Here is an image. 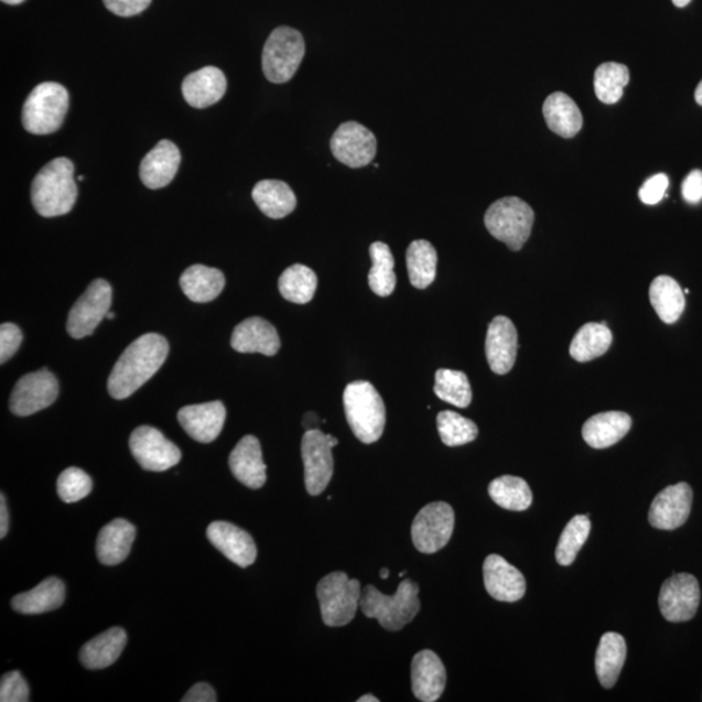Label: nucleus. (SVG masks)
Wrapping results in <instances>:
<instances>
[{
  "mask_svg": "<svg viewBox=\"0 0 702 702\" xmlns=\"http://www.w3.org/2000/svg\"><path fill=\"white\" fill-rule=\"evenodd\" d=\"M649 299L657 315L666 324L679 321L685 309L684 291L670 277H658L651 281Z\"/></svg>",
  "mask_w": 702,
  "mask_h": 702,
  "instance_id": "nucleus-34",
  "label": "nucleus"
},
{
  "mask_svg": "<svg viewBox=\"0 0 702 702\" xmlns=\"http://www.w3.org/2000/svg\"><path fill=\"white\" fill-rule=\"evenodd\" d=\"M419 587L415 582L404 579L393 596L384 595L374 585H367L360 597V609L367 618L379 620L388 631H400L421 611Z\"/></svg>",
  "mask_w": 702,
  "mask_h": 702,
  "instance_id": "nucleus-3",
  "label": "nucleus"
},
{
  "mask_svg": "<svg viewBox=\"0 0 702 702\" xmlns=\"http://www.w3.org/2000/svg\"><path fill=\"white\" fill-rule=\"evenodd\" d=\"M663 618L687 622L694 617L700 605V585L691 574H676L665 581L658 597Z\"/></svg>",
  "mask_w": 702,
  "mask_h": 702,
  "instance_id": "nucleus-15",
  "label": "nucleus"
},
{
  "mask_svg": "<svg viewBox=\"0 0 702 702\" xmlns=\"http://www.w3.org/2000/svg\"><path fill=\"white\" fill-rule=\"evenodd\" d=\"M669 187V179L665 173L651 176L644 183L639 191V198L642 204L657 205L665 197Z\"/></svg>",
  "mask_w": 702,
  "mask_h": 702,
  "instance_id": "nucleus-47",
  "label": "nucleus"
},
{
  "mask_svg": "<svg viewBox=\"0 0 702 702\" xmlns=\"http://www.w3.org/2000/svg\"><path fill=\"white\" fill-rule=\"evenodd\" d=\"M10 516L9 509H7V503L4 495H0V538L4 539L7 532H9Z\"/></svg>",
  "mask_w": 702,
  "mask_h": 702,
  "instance_id": "nucleus-51",
  "label": "nucleus"
},
{
  "mask_svg": "<svg viewBox=\"0 0 702 702\" xmlns=\"http://www.w3.org/2000/svg\"><path fill=\"white\" fill-rule=\"evenodd\" d=\"M111 303V285L104 279L94 280L71 310L67 322L69 336L76 339L91 336L110 313Z\"/></svg>",
  "mask_w": 702,
  "mask_h": 702,
  "instance_id": "nucleus-10",
  "label": "nucleus"
},
{
  "mask_svg": "<svg viewBox=\"0 0 702 702\" xmlns=\"http://www.w3.org/2000/svg\"><path fill=\"white\" fill-rule=\"evenodd\" d=\"M130 452L143 469L166 472L181 461L180 449L154 426L142 425L129 439Z\"/></svg>",
  "mask_w": 702,
  "mask_h": 702,
  "instance_id": "nucleus-13",
  "label": "nucleus"
},
{
  "mask_svg": "<svg viewBox=\"0 0 702 702\" xmlns=\"http://www.w3.org/2000/svg\"><path fill=\"white\" fill-rule=\"evenodd\" d=\"M65 600V585L57 577H47L32 591L12 598L14 612L26 615L43 614L60 609Z\"/></svg>",
  "mask_w": 702,
  "mask_h": 702,
  "instance_id": "nucleus-30",
  "label": "nucleus"
},
{
  "mask_svg": "<svg viewBox=\"0 0 702 702\" xmlns=\"http://www.w3.org/2000/svg\"><path fill=\"white\" fill-rule=\"evenodd\" d=\"M547 126L562 139H573L583 127V116L574 99L557 91L549 96L542 107Z\"/></svg>",
  "mask_w": 702,
  "mask_h": 702,
  "instance_id": "nucleus-29",
  "label": "nucleus"
},
{
  "mask_svg": "<svg viewBox=\"0 0 702 702\" xmlns=\"http://www.w3.org/2000/svg\"><path fill=\"white\" fill-rule=\"evenodd\" d=\"M409 278L417 289L429 288L436 278L438 252L425 240L411 242L407 252Z\"/></svg>",
  "mask_w": 702,
  "mask_h": 702,
  "instance_id": "nucleus-37",
  "label": "nucleus"
},
{
  "mask_svg": "<svg viewBox=\"0 0 702 702\" xmlns=\"http://www.w3.org/2000/svg\"><path fill=\"white\" fill-rule=\"evenodd\" d=\"M380 576H381V579H388L389 577V570L388 569H382L380 571Z\"/></svg>",
  "mask_w": 702,
  "mask_h": 702,
  "instance_id": "nucleus-56",
  "label": "nucleus"
},
{
  "mask_svg": "<svg viewBox=\"0 0 702 702\" xmlns=\"http://www.w3.org/2000/svg\"><path fill=\"white\" fill-rule=\"evenodd\" d=\"M672 3L679 7V9H683V7L689 6L691 3V0H672Z\"/></svg>",
  "mask_w": 702,
  "mask_h": 702,
  "instance_id": "nucleus-54",
  "label": "nucleus"
},
{
  "mask_svg": "<svg viewBox=\"0 0 702 702\" xmlns=\"http://www.w3.org/2000/svg\"><path fill=\"white\" fill-rule=\"evenodd\" d=\"M322 618L328 627L349 625L360 604V583L343 571L324 576L316 587Z\"/></svg>",
  "mask_w": 702,
  "mask_h": 702,
  "instance_id": "nucleus-7",
  "label": "nucleus"
},
{
  "mask_svg": "<svg viewBox=\"0 0 702 702\" xmlns=\"http://www.w3.org/2000/svg\"><path fill=\"white\" fill-rule=\"evenodd\" d=\"M230 345L238 353H260L272 357L280 350L277 328L262 317H249L238 324L231 333Z\"/></svg>",
  "mask_w": 702,
  "mask_h": 702,
  "instance_id": "nucleus-23",
  "label": "nucleus"
},
{
  "mask_svg": "<svg viewBox=\"0 0 702 702\" xmlns=\"http://www.w3.org/2000/svg\"><path fill=\"white\" fill-rule=\"evenodd\" d=\"M106 317H107V320L112 321V320H115V314L114 313H108Z\"/></svg>",
  "mask_w": 702,
  "mask_h": 702,
  "instance_id": "nucleus-57",
  "label": "nucleus"
},
{
  "mask_svg": "<svg viewBox=\"0 0 702 702\" xmlns=\"http://www.w3.org/2000/svg\"><path fill=\"white\" fill-rule=\"evenodd\" d=\"M23 343V332L17 324L4 323L0 327V364L4 365L19 350Z\"/></svg>",
  "mask_w": 702,
  "mask_h": 702,
  "instance_id": "nucleus-46",
  "label": "nucleus"
},
{
  "mask_svg": "<svg viewBox=\"0 0 702 702\" xmlns=\"http://www.w3.org/2000/svg\"><path fill=\"white\" fill-rule=\"evenodd\" d=\"M344 408L350 429L365 444L376 443L386 426V404L371 382L354 381L344 392Z\"/></svg>",
  "mask_w": 702,
  "mask_h": 702,
  "instance_id": "nucleus-4",
  "label": "nucleus"
},
{
  "mask_svg": "<svg viewBox=\"0 0 702 702\" xmlns=\"http://www.w3.org/2000/svg\"><path fill=\"white\" fill-rule=\"evenodd\" d=\"M629 83V72L626 65L604 63L596 69L595 91L601 102L614 105L619 102Z\"/></svg>",
  "mask_w": 702,
  "mask_h": 702,
  "instance_id": "nucleus-40",
  "label": "nucleus"
},
{
  "mask_svg": "<svg viewBox=\"0 0 702 702\" xmlns=\"http://www.w3.org/2000/svg\"><path fill=\"white\" fill-rule=\"evenodd\" d=\"M60 396V384L47 368L31 372L21 378L12 390L10 410L18 417H31L45 410Z\"/></svg>",
  "mask_w": 702,
  "mask_h": 702,
  "instance_id": "nucleus-12",
  "label": "nucleus"
},
{
  "mask_svg": "<svg viewBox=\"0 0 702 702\" xmlns=\"http://www.w3.org/2000/svg\"><path fill=\"white\" fill-rule=\"evenodd\" d=\"M358 702H379V699H376L372 694H365V696L358 699Z\"/></svg>",
  "mask_w": 702,
  "mask_h": 702,
  "instance_id": "nucleus-53",
  "label": "nucleus"
},
{
  "mask_svg": "<svg viewBox=\"0 0 702 702\" xmlns=\"http://www.w3.org/2000/svg\"><path fill=\"white\" fill-rule=\"evenodd\" d=\"M127 641L128 636L125 629L120 627L107 629L85 644L79 650V661L89 670L106 669L118 661Z\"/></svg>",
  "mask_w": 702,
  "mask_h": 702,
  "instance_id": "nucleus-28",
  "label": "nucleus"
},
{
  "mask_svg": "<svg viewBox=\"0 0 702 702\" xmlns=\"http://www.w3.org/2000/svg\"><path fill=\"white\" fill-rule=\"evenodd\" d=\"M104 3L116 17L130 18L147 10L151 0H104Z\"/></svg>",
  "mask_w": 702,
  "mask_h": 702,
  "instance_id": "nucleus-48",
  "label": "nucleus"
},
{
  "mask_svg": "<svg viewBox=\"0 0 702 702\" xmlns=\"http://www.w3.org/2000/svg\"><path fill=\"white\" fill-rule=\"evenodd\" d=\"M169 352V342L158 333H147L137 338L116 361L108 378V392L115 400L132 396L164 365Z\"/></svg>",
  "mask_w": 702,
  "mask_h": 702,
  "instance_id": "nucleus-1",
  "label": "nucleus"
},
{
  "mask_svg": "<svg viewBox=\"0 0 702 702\" xmlns=\"http://www.w3.org/2000/svg\"><path fill=\"white\" fill-rule=\"evenodd\" d=\"M229 467L236 479L251 489L262 488L267 480L262 447L256 436H245L229 455Z\"/></svg>",
  "mask_w": 702,
  "mask_h": 702,
  "instance_id": "nucleus-22",
  "label": "nucleus"
},
{
  "mask_svg": "<svg viewBox=\"0 0 702 702\" xmlns=\"http://www.w3.org/2000/svg\"><path fill=\"white\" fill-rule=\"evenodd\" d=\"M207 539L227 559L242 569L257 560V546L250 533L228 522H214L207 528Z\"/></svg>",
  "mask_w": 702,
  "mask_h": 702,
  "instance_id": "nucleus-20",
  "label": "nucleus"
},
{
  "mask_svg": "<svg viewBox=\"0 0 702 702\" xmlns=\"http://www.w3.org/2000/svg\"><path fill=\"white\" fill-rule=\"evenodd\" d=\"M181 163L180 150L175 143L163 140L149 151L140 165V177L149 190H161L175 179Z\"/></svg>",
  "mask_w": 702,
  "mask_h": 702,
  "instance_id": "nucleus-24",
  "label": "nucleus"
},
{
  "mask_svg": "<svg viewBox=\"0 0 702 702\" xmlns=\"http://www.w3.org/2000/svg\"><path fill=\"white\" fill-rule=\"evenodd\" d=\"M136 539V527L126 519H115L100 530L97 557L106 566H116L127 560Z\"/></svg>",
  "mask_w": 702,
  "mask_h": 702,
  "instance_id": "nucleus-27",
  "label": "nucleus"
},
{
  "mask_svg": "<svg viewBox=\"0 0 702 702\" xmlns=\"http://www.w3.org/2000/svg\"><path fill=\"white\" fill-rule=\"evenodd\" d=\"M591 532L588 516H576L570 520L561 534L559 546L555 549L557 562L562 566H570L579 552L587 541Z\"/></svg>",
  "mask_w": 702,
  "mask_h": 702,
  "instance_id": "nucleus-42",
  "label": "nucleus"
},
{
  "mask_svg": "<svg viewBox=\"0 0 702 702\" xmlns=\"http://www.w3.org/2000/svg\"><path fill=\"white\" fill-rule=\"evenodd\" d=\"M631 425L633 419L626 412H600L583 425V439L595 449L611 447L626 436Z\"/></svg>",
  "mask_w": 702,
  "mask_h": 702,
  "instance_id": "nucleus-26",
  "label": "nucleus"
},
{
  "mask_svg": "<svg viewBox=\"0 0 702 702\" xmlns=\"http://www.w3.org/2000/svg\"><path fill=\"white\" fill-rule=\"evenodd\" d=\"M434 393L447 403L460 409H466L473 401V390L466 374L441 368L436 372Z\"/></svg>",
  "mask_w": 702,
  "mask_h": 702,
  "instance_id": "nucleus-41",
  "label": "nucleus"
},
{
  "mask_svg": "<svg viewBox=\"0 0 702 702\" xmlns=\"http://www.w3.org/2000/svg\"><path fill=\"white\" fill-rule=\"evenodd\" d=\"M411 685L419 701L434 702L441 698L446 685V670L434 651L422 650L412 658Z\"/></svg>",
  "mask_w": 702,
  "mask_h": 702,
  "instance_id": "nucleus-21",
  "label": "nucleus"
},
{
  "mask_svg": "<svg viewBox=\"0 0 702 702\" xmlns=\"http://www.w3.org/2000/svg\"><path fill=\"white\" fill-rule=\"evenodd\" d=\"M533 222V209L518 197L496 201L484 216L489 234L514 251L523 248L531 236Z\"/></svg>",
  "mask_w": 702,
  "mask_h": 702,
  "instance_id": "nucleus-6",
  "label": "nucleus"
},
{
  "mask_svg": "<svg viewBox=\"0 0 702 702\" xmlns=\"http://www.w3.org/2000/svg\"><path fill=\"white\" fill-rule=\"evenodd\" d=\"M227 78L219 68L205 67L187 75L183 83V96L194 108L213 106L226 96Z\"/></svg>",
  "mask_w": 702,
  "mask_h": 702,
  "instance_id": "nucleus-25",
  "label": "nucleus"
},
{
  "mask_svg": "<svg viewBox=\"0 0 702 702\" xmlns=\"http://www.w3.org/2000/svg\"><path fill=\"white\" fill-rule=\"evenodd\" d=\"M690 484L679 483L656 496L649 510V523L658 530L671 531L687 522L692 508Z\"/></svg>",
  "mask_w": 702,
  "mask_h": 702,
  "instance_id": "nucleus-16",
  "label": "nucleus"
},
{
  "mask_svg": "<svg viewBox=\"0 0 702 702\" xmlns=\"http://www.w3.org/2000/svg\"><path fill=\"white\" fill-rule=\"evenodd\" d=\"M184 702H216V692L207 683H198L192 687L185 694Z\"/></svg>",
  "mask_w": 702,
  "mask_h": 702,
  "instance_id": "nucleus-50",
  "label": "nucleus"
},
{
  "mask_svg": "<svg viewBox=\"0 0 702 702\" xmlns=\"http://www.w3.org/2000/svg\"><path fill=\"white\" fill-rule=\"evenodd\" d=\"M484 585L492 597L503 603H516L525 596L526 579L501 555L490 554L484 561Z\"/></svg>",
  "mask_w": 702,
  "mask_h": 702,
  "instance_id": "nucleus-17",
  "label": "nucleus"
},
{
  "mask_svg": "<svg viewBox=\"0 0 702 702\" xmlns=\"http://www.w3.org/2000/svg\"><path fill=\"white\" fill-rule=\"evenodd\" d=\"M486 354L490 370L497 375L511 371L518 354V332L506 316H496L489 324Z\"/></svg>",
  "mask_w": 702,
  "mask_h": 702,
  "instance_id": "nucleus-19",
  "label": "nucleus"
},
{
  "mask_svg": "<svg viewBox=\"0 0 702 702\" xmlns=\"http://www.w3.org/2000/svg\"><path fill=\"white\" fill-rule=\"evenodd\" d=\"M179 422L190 436L202 444L213 443L226 423L227 410L220 401L192 404L179 411Z\"/></svg>",
  "mask_w": 702,
  "mask_h": 702,
  "instance_id": "nucleus-18",
  "label": "nucleus"
},
{
  "mask_svg": "<svg viewBox=\"0 0 702 702\" xmlns=\"http://www.w3.org/2000/svg\"><path fill=\"white\" fill-rule=\"evenodd\" d=\"M2 2L6 4L18 6L25 2V0H2Z\"/></svg>",
  "mask_w": 702,
  "mask_h": 702,
  "instance_id": "nucleus-55",
  "label": "nucleus"
},
{
  "mask_svg": "<svg viewBox=\"0 0 702 702\" xmlns=\"http://www.w3.org/2000/svg\"><path fill=\"white\" fill-rule=\"evenodd\" d=\"M75 165L67 158L50 162L34 177L32 204L41 216L55 217L68 214L77 199Z\"/></svg>",
  "mask_w": 702,
  "mask_h": 702,
  "instance_id": "nucleus-2",
  "label": "nucleus"
},
{
  "mask_svg": "<svg viewBox=\"0 0 702 702\" xmlns=\"http://www.w3.org/2000/svg\"><path fill=\"white\" fill-rule=\"evenodd\" d=\"M370 255L372 269L368 273V285L375 294L388 296L395 292L397 284L392 251L387 244L378 241L370 246Z\"/></svg>",
  "mask_w": 702,
  "mask_h": 702,
  "instance_id": "nucleus-39",
  "label": "nucleus"
},
{
  "mask_svg": "<svg viewBox=\"0 0 702 702\" xmlns=\"http://www.w3.org/2000/svg\"><path fill=\"white\" fill-rule=\"evenodd\" d=\"M56 487L63 503L75 504L91 494L93 482L82 468L69 467L61 474Z\"/></svg>",
  "mask_w": 702,
  "mask_h": 702,
  "instance_id": "nucleus-44",
  "label": "nucleus"
},
{
  "mask_svg": "<svg viewBox=\"0 0 702 702\" xmlns=\"http://www.w3.org/2000/svg\"><path fill=\"white\" fill-rule=\"evenodd\" d=\"M180 285L191 301L207 303L220 295L224 287H226V278L217 269L194 264L181 274Z\"/></svg>",
  "mask_w": 702,
  "mask_h": 702,
  "instance_id": "nucleus-31",
  "label": "nucleus"
},
{
  "mask_svg": "<svg viewBox=\"0 0 702 702\" xmlns=\"http://www.w3.org/2000/svg\"><path fill=\"white\" fill-rule=\"evenodd\" d=\"M69 107L67 89L57 83H42L29 94L23 108V126L32 134H50L61 129Z\"/></svg>",
  "mask_w": 702,
  "mask_h": 702,
  "instance_id": "nucleus-5",
  "label": "nucleus"
},
{
  "mask_svg": "<svg viewBox=\"0 0 702 702\" xmlns=\"http://www.w3.org/2000/svg\"><path fill=\"white\" fill-rule=\"evenodd\" d=\"M627 656L624 636L617 633H606L600 640L596 651V674L605 689H613L620 676Z\"/></svg>",
  "mask_w": 702,
  "mask_h": 702,
  "instance_id": "nucleus-32",
  "label": "nucleus"
},
{
  "mask_svg": "<svg viewBox=\"0 0 702 702\" xmlns=\"http://www.w3.org/2000/svg\"><path fill=\"white\" fill-rule=\"evenodd\" d=\"M252 199L260 212L271 219H282L292 214L296 206L292 187L280 180L259 181L252 190Z\"/></svg>",
  "mask_w": 702,
  "mask_h": 702,
  "instance_id": "nucleus-33",
  "label": "nucleus"
},
{
  "mask_svg": "<svg viewBox=\"0 0 702 702\" xmlns=\"http://www.w3.org/2000/svg\"><path fill=\"white\" fill-rule=\"evenodd\" d=\"M612 343V331L605 322L588 323L576 332L570 345V356L577 361H590L604 356Z\"/></svg>",
  "mask_w": 702,
  "mask_h": 702,
  "instance_id": "nucleus-35",
  "label": "nucleus"
},
{
  "mask_svg": "<svg viewBox=\"0 0 702 702\" xmlns=\"http://www.w3.org/2000/svg\"><path fill=\"white\" fill-rule=\"evenodd\" d=\"M694 98H696V102L702 106V82L699 84L696 91H694Z\"/></svg>",
  "mask_w": 702,
  "mask_h": 702,
  "instance_id": "nucleus-52",
  "label": "nucleus"
},
{
  "mask_svg": "<svg viewBox=\"0 0 702 702\" xmlns=\"http://www.w3.org/2000/svg\"><path fill=\"white\" fill-rule=\"evenodd\" d=\"M317 288L316 273L303 264H294L282 272L279 291L289 302L305 305L314 299Z\"/></svg>",
  "mask_w": 702,
  "mask_h": 702,
  "instance_id": "nucleus-38",
  "label": "nucleus"
},
{
  "mask_svg": "<svg viewBox=\"0 0 702 702\" xmlns=\"http://www.w3.org/2000/svg\"><path fill=\"white\" fill-rule=\"evenodd\" d=\"M438 430L441 441L446 446H461L473 441L479 434L477 425L469 419L462 417L458 412L441 411L438 415Z\"/></svg>",
  "mask_w": 702,
  "mask_h": 702,
  "instance_id": "nucleus-43",
  "label": "nucleus"
},
{
  "mask_svg": "<svg viewBox=\"0 0 702 702\" xmlns=\"http://www.w3.org/2000/svg\"><path fill=\"white\" fill-rule=\"evenodd\" d=\"M455 525L454 510L446 503H432L417 514L411 538L419 552L432 554L446 547Z\"/></svg>",
  "mask_w": 702,
  "mask_h": 702,
  "instance_id": "nucleus-9",
  "label": "nucleus"
},
{
  "mask_svg": "<svg viewBox=\"0 0 702 702\" xmlns=\"http://www.w3.org/2000/svg\"><path fill=\"white\" fill-rule=\"evenodd\" d=\"M338 440L321 430H307L302 439L301 452L305 465V484L309 495L320 496L333 475L332 447Z\"/></svg>",
  "mask_w": 702,
  "mask_h": 702,
  "instance_id": "nucleus-11",
  "label": "nucleus"
},
{
  "mask_svg": "<svg viewBox=\"0 0 702 702\" xmlns=\"http://www.w3.org/2000/svg\"><path fill=\"white\" fill-rule=\"evenodd\" d=\"M306 46L295 29L280 26L267 40L263 56V74L273 84H284L295 75L305 56Z\"/></svg>",
  "mask_w": 702,
  "mask_h": 702,
  "instance_id": "nucleus-8",
  "label": "nucleus"
},
{
  "mask_svg": "<svg viewBox=\"0 0 702 702\" xmlns=\"http://www.w3.org/2000/svg\"><path fill=\"white\" fill-rule=\"evenodd\" d=\"M683 198L689 204H699L702 199V172L694 170L687 176L682 185Z\"/></svg>",
  "mask_w": 702,
  "mask_h": 702,
  "instance_id": "nucleus-49",
  "label": "nucleus"
},
{
  "mask_svg": "<svg viewBox=\"0 0 702 702\" xmlns=\"http://www.w3.org/2000/svg\"><path fill=\"white\" fill-rule=\"evenodd\" d=\"M0 701L28 702L29 687L19 671L7 672L0 682Z\"/></svg>",
  "mask_w": 702,
  "mask_h": 702,
  "instance_id": "nucleus-45",
  "label": "nucleus"
},
{
  "mask_svg": "<svg viewBox=\"0 0 702 702\" xmlns=\"http://www.w3.org/2000/svg\"><path fill=\"white\" fill-rule=\"evenodd\" d=\"M376 137L370 129L356 121L344 122L333 134L331 149L338 162L360 169L374 161L376 155Z\"/></svg>",
  "mask_w": 702,
  "mask_h": 702,
  "instance_id": "nucleus-14",
  "label": "nucleus"
},
{
  "mask_svg": "<svg viewBox=\"0 0 702 702\" xmlns=\"http://www.w3.org/2000/svg\"><path fill=\"white\" fill-rule=\"evenodd\" d=\"M489 496L503 509L525 511L532 505V492L522 477L505 475L489 484Z\"/></svg>",
  "mask_w": 702,
  "mask_h": 702,
  "instance_id": "nucleus-36",
  "label": "nucleus"
}]
</instances>
